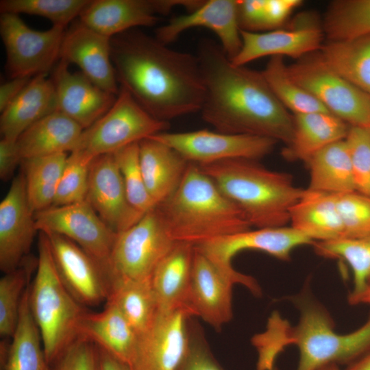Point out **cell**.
Listing matches in <instances>:
<instances>
[{
    "label": "cell",
    "mask_w": 370,
    "mask_h": 370,
    "mask_svg": "<svg viewBox=\"0 0 370 370\" xmlns=\"http://www.w3.org/2000/svg\"><path fill=\"white\" fill-rule=\"evenodd\" d=\"M119 86L155 119L169 121L200 112L205 88L197 56L172 49L132 29L111 38Z\"/></svg>",
    "instance_id": "6da1fadb"
},
{
    "label": "cell",
    "mask_w": 370,
    "mask_h": 370,
    "mask_svg": "<svg viewBox=\"0 0 370 370\" xmlns=\"http://www.w3.org/2000/svg\"><path fill=\"white\" fill-rule=\"evenodd\" d=\"M205 95L201 117L215 131L292 140L294 118L276 97L262 72L234 64L219 43L201 40L196 54Z\"/></svg>",
    "instance_id": "7a4b0ae2"
},
{
    "label": "cell",
    "mask_w": 370,
    "mask_h": 370,
    "mask_svg": "<svg viewBox=\"0 0 370 370\" xmlns=\"http://www.w3.org/2000/svg\"><path fill=\"white\" fill-rule=\"evenodd\" d=\"M299 311L295 326L273 314L267 329L256 336L257 370H273L278 355L289 345L299 350L296 370H319L329 364H350L370 351V317L356 330L338 334L323 306L306 295L295 298Z\"/></svg>",
    "instance_id": "3957f363"
},
{
    "label": "cell",
    "mask_w": 370,
    "mask_h": 370,
    "mask_svg": "<svg viewBox=\"0 0 370 370\" xmlns=\"http://www.w3.org/2000/svg\"><path fill=\"white\" fill-rule=\"evenodd\" d=\"M156 208L175 242L195 246L252 227L239 207L194 163L174 193Z\"/></svg>",
    "instance_id": "277c9868"
},
{
    "label": "cell",
    "mask_w": 370,
    "mask_h": 370,
    "mask_svg": "<svg viewBox=\"0 0 370 370\" xmlns=\"http://www.w3.org/2000/svg\"><path fill=\"white\" fill-rule=\"evenodd\" d=\"M199 166L256 228L286 226L291 208L306 190L294 184L291 174L268 169L257 160L235 158Z\"/></svg>",
    "instance_id": "5b68a950"
},
{
    "label": "cell",
    "mask_w": 370,
    "mask_h": 370,
    "mask_svg": "<svg viewBox=\"0 0 370 370\" xmlns=\"http://www.w3.org/2000/svg\"><path fill=\"white\" fill-rule=\"evenodd\" d=\"M38 247V264L29 288V305L47 361L51 365L56 363L79 338V326L86 310L62 282L44 232H39Z\"/></svg>",
    "instance_id": "8992f818"
},
{
    "label": "cell",
    "mask_w": 370,
    "mask_h": 370,
    "mask_svg": "<svg viewBox=\"0 0 370 370\" xmlns=\"http://www.w3.org/2000/svg\"><path fill=\"white\" fill-rule=\"evenodd\" d=\"M169 127V123L153 117L125 88L119 86L112 107L84 130L74 151L93 160L165 132Z\"/></svg>",
    "instance_id": "52a82bcc"
},
{
    "label": "cell",
    "mask_w": 370,
    "mask_h": 370,
    "mask_svg": "<svg viewBox=\"0 0 370 370\" xmlns=\"http://www.w3.org/2000/svg\"><path fill=\"white\" fill-rule=\"evenodd\" d=\"M175 243L156 206L131 227L117 233L106 270L108 279L149 280Z\"/></svg>",
    "instance_id": "ba28073f"
},
{
    "label": "cell",
    "mask_w": 370,
    "mask_h": 370,
    "mask_svg": "<svg viewBox=\"0 0 370 370\" xmlns=\"http://www.w3.org/2000/svg\"><path fill=\"white\" fill-rule=\"evenodd\" d=\"M291 78L350 126L370 128V95L327 66L319 55L287 66Z\"/></svg>",
    "instance_id": "9c48e42d"
},
{
    "label": "cell",
    "mask_w": 370,
    "mask_h": 370,
    "mask_svg": "<svg viewBox=\"0 0 370 370\" xmlns=\"http://www.w3.org/2000/svg\"><path fill=\"white\" fill-rule=\"evenodd\" d=\"M65 28L29 27L18 14L1 13L0 35L4 45L5 69L10 78L47 74L60 60Z\"/></svg>",
    "instance_id": "30bf717a"
},
{
    "label": "cell",
    "mask_w": 370,
    "mask_h": 370,
    "mask_svg": "<svg viewBox=\"0 0 370 370\" xmlns=\"http://www.w3.org/2000/svg\"><path fill=\"white\" fill-rule=\"evenodd\" d=\"M236 284L245 286L256 295L261 294L254 278L238 272L233 267L215 263L195 246L189 301L194 316L217 330L221 328L233 316L232 287Z\"/></svg>",
    "instance_id": "8fae6325"
},
{
    "label": "cell",
    "mask_w": 370,
    "mask_h": 370,
    "mask_svg": "<svg viewBox=\"0 0 370 370\" xmlns=\"http://www.w3.org/2000/svg\"><path fill=\"white\" fill-rule=\"evenodd\" d=\"M38 232L73 241L107 270L117 233L110 228L86 200L52 206L35 212Z\"/></svg>",
    "instance_id": "7c38bea8"
},
{
    "label": "cell",
    "mask_w": 370,
    "mask_h": 370,
    "mask_svg": "<svg viewBox=\"0 0 370 370\" xmlns=\"http://www.w3.org/2000/svg\"><path fill=\"white\" fill-rule=\"evenodd\" d=\"M150 138L170 146L189 162L199 165L235 158L259 160L269 154L278 143L266 137L208 130L163 132Z\"/></svg>",
    "instance_id": "4fadbf2b"
},
{
    "label": "cell",
    "mask_w": 370,
    "mask_h": 370,
    "mask_svg": "<svg viewBox=\"0 0 370 370\" xmlns=\"http://www.w3.org/2000/svg\"><path fill=\"white\" fill-rule=\"evenodd\" d=\"M187 310L158 309L151 323L138 335L129 363L130 370H177L190 343Z\"/></svg>",
    "instance_id": "5bb4252c"
},
{
    "label": "cell",
    "mask_w": 370,
    "mask_h": 370,
    "mask_svg": "<svg viewBox=\"0 0 370 370\" xmlns=\"http://www.w3.org/2000/svg\"><path fill=\"white\" fill-rule=\"evenodd\" d=\"M45 234L59 276L71 295L82 306H95L106 301L109 280L101 265L70 239Z\"/></svg>",
    "instance_id": "9a60e30c"
},
{
    "label": "cell",
    "mask_w": 370,
    "mask_h": 370,
    "mask_svg": "<svg viewBox=\"0 0 370 370\" xmlns=\"http://www.w3.org/2000/svg\"><path fill=\"white\" fill-rule=\"evenodd\" d=\"M35 212L27 197L23 172L15 176L0 204V269H16L29 255L36 232Z\"/></svg>",
    "instance_id": "2e32d148"
},
{
    "label": "cell",
    "mask_w": 370,
    "mask_h": 370,
    "mask_svg": "<svg viewBox=\"0 0 370 370\" xmlns=\"http://www.w3.org/2000/svg\"><path fill=\"white\" fill-rule=\"evenodd\" d=\"M86 200L116 233L131 227L145 214L130 204L113 154L92 160Z\"/></svg>",
    "instance_id": "e0dca14e"
},
{
    "label": "cell",
    "mask_w": 370,
    "mask_h": 370,
    "mask_svg": "<svg viewBox=\"0 0 370 370\" xmlns=\"http://www.w3.org/2000/svg\"><path fill=\"white\" fill-rule=\"evenodd\" d=\"M314 242L291 226L256 228L216 238L195 247L215 263L232 267V258L243 250H257L283 261L293 251Z\"/></svg>",
    "instance_id": "ac0fdd59"
},
{
    "label": "cell",
    "mask_w": 370,
    "mask_h": 370,
    "mask_svg": "<svg viewBox=\"0 0 370 370\" xmlns=\"http://www.w3.org/2000/svg\"><path fill=\"white\" fill-rule=\"evenodd\" d=\"M110 42V38L79 20L65 31L60 61L75 64L97 86L117 95L119 86L111 59Z\"/></svg>",
    "instance_id": "d6986e66"
},
{
    "label": "cell",
    "mask_w": 370,
    "mask_h": 370,
    "mask_svg": "<svg viewBox=\"0 0 370 370\" xmlns=\"http://www.w3.org/2000/svg\"><path fill=\"white\" fill-rule=\"evenodd\" d=\"M237 14L238 1H204L195 10L173 17L159 27L154 36L168 45L188 29L204 27L216 34L221 48L232 60L238 53L242 45Z\"/></svg>",
    "instance_id": "ffe728a7"
},
{
    "label": "cell",
    "mask_w": 370,
    "mask_h": 370,
    "mask_svg": "<svg viewBox=\"0 0 370 370\" xmlns=\"http://www.w3.org/2000/svg\"><path fill=\"white\" fill-rule=\"evenodd\" d=\"M69 66L59 60L51 77L58 111L85 130L112 107L117 95L103 90L82 72L71 71Z\"/></svg>",
    "instance_id": "44dd1931"
},
{
    "label": "cell",
    "mask_w": 370,
    "mask_h": 370,
    "mask_svg": "<svg viewBox=\"0 0 370 370\" xmlns=\"http://www.w3.org/2000/svg\"><path fill=\"white\" fill-rule=\"evenodd\" d=\"M241 48L231 60L237 66L265 56L302 58L321 47L323 30L314 25L264 32L241 30Z\"/></svg>",
    "instance_id": "7402d4cb"
},
{
    "label": "cell",
    "mask_w": 370,
    "mask_h": 370,
    "mask_svg": "<svg viewBox=\"0 0 370 370\" xmlns=\"http://www.w3.org/2000/svg\"><path fill=\"white\" fill-rule=\"evenodd\" d=\"M195 245L176 242L155 269L150 278L158 308L164 310L184 309L190 311Z\"/></svg>",
    "instance_id": "603a6c76"
},
{
    "label": "cell",
    "mask_w": 370,
    "mask_h": 370,
    "mask_svg": "<svg viewBox=\"0 0 370 370\" xmlns=\"http://www.w3.org/2000/svg\"><path fill=\"white\" fill-rule=\"evenodd\" d=\"M153 0H90L79 20L110 38L138 27L158 21Z\"/></svg>",
    "instance_id": "cb8c5ba5"
},
{
    "label": "cell",
    "mask_w": 370,
    "mask_h": 370,
    "mask_svg": "<svg viewBox=\"0 0 370 370\" xmlns=\"http://www.w3.org/2000/svg\"><path fill=\"white\" fill-rule=\"evenodd\" d=\"M138 145L144 181L157 206L177 190L190 162L170 146L152 138H145Z\"/></svg>",
    "instance_id": "d4e9b609"
},
{
    "label": "cell",
    "mask_w": 370,
    "mask_h": 370,
    "mask_svg": "<svg viewBox=\"0 0 370 370\" xmlns=\"http://www.w3.org/2000/svg\"><path fill=\"white\" fill-rule=\"evenodd\" d=\"M56 111L58 102L52 79L48 77L47 74L36 75L1 112V138L17 140L27 129Z\"/></svg>",
    "instance_id": "484cf974"
},
{
    "label": "cell",
    "mask_w": 370,
    "mask_h": 370,
    "mask_svg": "<svg viewBox=\"0 0 370 370\" xmlns=\"http://www.w3.org/2000/svg\"><path fill=\"white\" fill-rule=\"evenodd\" d=\"M138 337L122 313L109 304L99 312L86 311L79 326V338L92 343L127 365L134 353Z\"/></svg>",
    "instance_id": "4316f807"
},
{
    "label": "cell",
    "mask_w": 370,
    "mask_h": 370,
    "mask_svg": "<svg viewBox=\"0 0 370 370\" xmlns=\"http://www.w3.org/2000/svg\"><path fill=\"white\" fill-rule=\"evenodd\" d=\"M294 132L291 143L282 149L284 159L306 163L326 146L345 139L349 126L329 112L293 115Z\"/></svg>",
    "instance_id": "83f0119b"
},
{
    "label": "cell",
    "mask_w": 370,
    "mask_h": 370,
    "mask_svg": "<svg viewBox=\"0 0 370 370\" xmlns=\"http://www.w3.org/2000/svg\"><path fill=\"white\" fill-rule=\"evenodd\" d=\"M84 129L65 114L56 111L42 118L17 139L22 160L72 152Z\"/></svg>",
    "instance_id": "f1b7e54d"
},
{
    "label": "cell",
    "mask_w": 370,
    "mask_h": 370,
    "mask_svg": "<svg viewBox=\"0 0 370 370\" xmlns=\"http://www.w3.org/2000/svg\"><path fill=\"white\" fill-rule=\"evenodd\" d=\"M291 226L313 242L342 238L343 226L335 195L308 190L291 208Z\"/></svg>",
    "instance_id": "f546056e"
},
{
    "label": "cell",
    "mask_w": 370,
    "mask_h": 370,
    "mask_svg": "<svg viewBox=\"0 0 370 370\" xmlns=\"http://www.w3.org/2000/svg\"><path fill=\"white\" fill-rule=\"evenodd\" d=\"M306 164L310 172L307 190L332 195L356 191L345 139L319 150Z\"/></svg>",
    "instance_id": "4dcf8cb0"
},
{
    "label": "cell",
    "mask_w": 370,
    "mask_h": 370,
    "mask_svg": "<svg viewBox=\"0 0 370 370\" xmlns=\"http://www.w3.org/2000/svg\"><path fill=\"white\" fill-rule=\"evenodd\" d=\"M27 288L12 340L3 351L4 370H49L39 329L29 305Z\"/></svg>",
    "instance_id": "1f68e13d"
},
{
    "label": "cell",
    "mask_w": 370,
    "mask_h": 370,
    "mask_svg": "<svg viewBox=\"0 0 370 370\" xmlns=\"http://www.w3.org/2000/svg\"><path fill=\"white\" fill-rule=\"evenodd\" d=\"M318 55L331 70L370 95V36L330 40Z\"/></svg>",
    "instance_id": "d6a6232c"
},
{
    "label": "cell",
    "mask_w": 370,
    "mask_h": 370,
    "mask_svg": "<svg viewBox=\"0 0 370 370\" xmlns=\"http://www.w3.org/2000/svg\"><path fill=\"white\" fill-rule=\"evenodd\" d=\"M106 304L115 306L138 335L149 325L158 309L150 279L109 278Z\"/></svg>",
    "instance_id": "836d02e7"
},
{
    "label": "cell",
    "mask_w": 370,
    "mask_h": 370,
    "mask_svg": "<svg viewBox=\"0 0 370 370\" xmlns=\"http://www.w3.org/2000/svg\"><path fill=\"white\" fill-rule=\"evenodd\" d=\"M69 154L58 153L21 161L29 204L34 212L53 206Z\"/></svg>",
    "instance_id": "e575fe53"
},
{
    "label": "cell",
    "mask_w": 370,
    "mask_h": 370,
    "mask_svg": "<svg viewBox=\"0 0 370 370\" xmlns=\"http://www.w3.org/2000/svg\"><path fill=\"white\" fill-rule=\"evenodd\" d=\"M330 40L370 36V0H340L332 3L323 23Z\"/></svg>",
    "instance_id": "d590c367"
},
{
    "label": "cell",
    "mask_w": 370,
    "mask_h": 370,
    "mask_svg": "<svg viewBox=\"0 0 370 370\" xmlns=\"http://www.w3.org/2000/svg\"><path fill=\"white\" fill-rule=\"evenodd\" d=\"M262 73L278 100L294 114L329 112L320 101L291 78L283 57H271Z\"/></svg>",
    "instance_id": "8d00e7d4"
},
{
    "label": "cell",
    "mask_w": 370,
    "mask_h": 370,
    "mask_svg": "<svg viewBox=\"0 0 370 370\" xmlns=\"http://www.w3.org/2000/svg\"><path fill=\"white\" fill-rule=\"evenodd\" d=\"M37 264L38 258L29 255L0 280V335L3 337H12L15 331L22 299Z\"/></svg>",
    "instance_id": "74e56055"
},
{
    "label": "cell",
    "mask_w": 370,
    "mask_h": 370,
    "mask_svg": "<svg viewBox=\"0 0 370 370\" xmlns=\"http://www.w3.org/2000/svg\"><path fill=\"white\" fill-rule=\"evenodd\" d=\"M312 246L319 256L341 259L349 265L353 276V290L349 296L362 291L370 275V235L314 242Z\"/></svg>",
    "instance_id": "f35d334b"
},
{
    "label": "cell",
    "mask_w": 370,
    "mask_h": 370,
    "mask_svg": "<svg viewBox=\"0 0 370 370\" xmlns=\"http://www.w3.org/2000/svg\"><path fill=\"white\" fill-rule=\"evenodd\" d=\"M90 0H1V13L38 16L53 26L66 27L79 17Z\"/></svg>",
    "instance_id": "ab89813d"
},
{
    "label": "cell",
    "mask_w": 370,
    "mask_h": 370,
    "mask_svg": "<svg viewBox=\"0 0 370 370\" xmlns=\"http://www.w3.org/2000/svg\"><path fill=\"white\" fill-rule=\"evenodd\" d=\"M113 155L132 206L143 214L154 208L156 204L147 190L140 169L138 143L127 146Z\"/></svg>",
    "instance_id": "60d3db41"
},
{
    "label": "cell",
    "mask_w": 370,
    "mask_h": 370,
    "mask_svg": "<svg viewBox=\"0 0 370 370\" xmlns=\"http://www.w3.org/2000/svg\"><path fill=\"white\" fill-rule=\"evenodd\" d=\"M92 161L75 151L69 154L53 206H65L86 200Z\"/></svg>",
    "instance_id": "b9f144b4"
},
{
    "label": "cell",
    "mask_w": 370,
    "mask_h": 370,
    "mask_svg": "<svg viewBox=\"0 0 370 370\" xmlns=\"http://www.w3.org/2000/svg\"><path fill=\"white\" fill-rule=\"evenodd\" d=\"M334 195L343 226V238L370 235V197L357 191Z\"/></svg>",
    "instance_id": "7bdbcfd3"
},
{
    "label": "cell",
    "mask_w": 370,
    "mask_h": 370,
    "mask_svg": "<svg viewBox=\"0 0 370 370\" xmlns=\"http://www.w3.org/2000/svg\"><path fill=\"white\" fill-rule=\"evenodd\" d=\"M345 142L356 191L370 197V128L349 126Z\"/></svg>",
    "instance_id": "ee69618b"
},
{
    "label": "cell",
    "mask_w": 370,
    "mask_h": 370,
    "mask_svg": "<svg viewBox=\"0 0 370 370\" xmlns=\"http://www.w3.org/2000/svg\"><path fill=\"white\" fill-rule=\"evenodd\" d=\"M190 327L188 351L177 370H224L213 356L201 333Z\"/></svg>",
    "instance_id": "f6af8a7d"
},
{
    "label": "cell",
    "mask_w": 370,
    "mask_h": 370,
    "mask_svg": "<svg viewBox=\"0 0 370 370\" xmlns=\"http://www.w3.org/2000/svg\"><path fill=\"white\" fill-rule=\"evenodd\" d=\"M56 365L55 370H99L97 347L90 341L78 338Z\"/></svg>",
    "instance_id": "bcb514c9"
},
{
    "label": "cell",
    "mask_w": 370,
    "mask_h": 370,
    "mask_svg": "<svg viewBox=\"0 0 370 370\" xmlns=\"http://www.w3.org/2000/svg\"><path fill=\"white\" fill-rule=\"evenodd\" d=\"M265 0L238 1V22L241 30L260 32L264 30Z\"/></svg>",
    "instance_id": "7dc6e473"
},
{
    "label": "cell",
    "mask_w": 370,
    "mask_h": 370,
    "mask_svg": "<svg viewBox=\"0 0 370 370\" xmlns=\"http://www.w3.org/2000/svg\"><path fill=\"white\" fill-rule=\"evenodd\" d=\"M301 4L300 0H265L264 30L281 26Z\"/></svg>",
    "instance_id": "c3c4849f"
},
{
    "label": "cell",
    "mask_w": 370,
    "mask_h": 370,
    "mask_svg": "<svg viewBox=\"0 0 370 370\" xmlns=\"http://www.w3.org/2000/svg\"><path fill=\"white\" fill-rule=\"evenodd\" d=\"M22 158L17 140L1 138L0 140V178L3 181L11 179Z\"/></svg>",
    "instance_id": "681fc988"
},
{
    "label": "cell",
    "mask_w": 370,
    "mask_h": 370,
    "mask_svg": "<svg viewBox=\"0 0 370 370\" xmlns=\"http://www.w3.org/2000/svg\"><path fill=\"white\" fill-rule=\"evenodd\" d=\"M32 77L10 78L0 86V112L7 108L22 92Z\"/></svg>",
    "instance_id": "f907efd6"
},
{
    "label": "cell",
    "mask_w": 370,
    "mask_h": 370,
    "mask_svg": "<svg viewBox=\"0 0 370 370\" xmlns=\"http://www.w3.org/2000/svg\"><path fill=\"white\" fill-rule=\"evenodd\" d=\"M97 352L99 370H130L127 364L118 360L103 349L97 347Z\"/></svg>",
    "instance_id": "816d5d0a"
},
{
    "label": "cell",
    "mask_w": 370,
    "mask_h": 370,
    "mask_svg": "<svg viewBox=\"0 0 370 370\" xmlns=\"http://www.w3.org/2000/svg\"><path fill=\"white\" fill-rule=\"evenodd\" d=\"M348 301L352 305L365 304L370 306V275L362 291L355 295H349Z\"/></svg>",
    "instance_id": "f5cc1de1"
},
{
    "label": "cell",
    "mask_w": 370,
    "mask_h": 370,
    "mask_svg": "<svg viewBox=\"0 0 370 370\" xmlns=\"http://www.w3.org/2000/svg\"><path fill=\"white\" fill-rule=\"evenodd\" d=\"M346 370H370V351L349 364Z\"/></svg>",
    "instance_id": "db71d44e"
},
{
    "label": "cell",
    "mask_w": 370,
    "mask_h": 370,
    "mask_svg": "<svg viewBox=\"0 0 370 370\" xmlns=\"http://www.w3.org/2000/svg\"><path fill=\"white\" fill-rule=\"evenodd\" d=\"M319 370H340L339 367H338L337 364H329L328 365H325Z\"/></svg>",
    "instance_id": "11a10c76"
},
{
    "label": "cell",
    "mask_w": 370,
    "mask_h": 370,
    "mask_svg": "<svg viewBox=\"0 0 370 370\" xmlns=\"http://www.w3.org/2000/svg\"><path fill=\"white\" fill-rule=\"evenodd\" d=\"M273 370H275V369H273Z\"/></svg>",
    "instance_id": "9f6ffc18"
}]
</instances>
